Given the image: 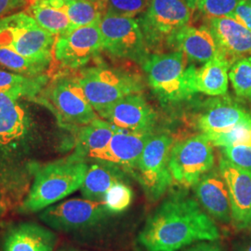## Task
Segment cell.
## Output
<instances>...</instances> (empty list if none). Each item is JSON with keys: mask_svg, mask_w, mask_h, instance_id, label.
<instances>
[{"mask_svg": "<svg viewBox=\"0 0 251 251\" xmlns=\"http://www.w3.org/2000/svg\"><path fill=\"white\" fill-rule=\"evenodd\" d=\"M213 146L226 147L236 144L251 145V121H246L219 133L206 135Z\"/></svg>", "mask_w": 251, "mask_h": 251, "instance_id": "30", "label": "cell"}, {"mask_svg": "<svg viewBox=\"0 0 251 251\" xmlns=\"http://www.w3.org/2000/svg\"><path fill=\"white\" fill-rule=\"evenodd\" d=\"M246 121H251V112L225 94L206 102L197 118V126L204 134H214Z\"/></svg>", "mask_w": 251, "mask_h": 251, "instance_id": "16", "label": "cell"}, {"mask_svg": "<svg viewBox=\"0 0 251 251\" xmlns=\"http://www.w3.org/2000/svg\"><path fill=\"white\" fill-rule=\"evenodd\" d=\"M99 26L103 50L112 56L143 64L151 54L138 20L104 13Z\"/></svg>", "mask_w": 251, "mask_h": 251, "instance_id": "10", "label": "cell"}, {"mask_svg": "<svg viewBox=\"0 0 251 251\" xmlns=\"http://www.w3.org/2000/svg\"><path fill=\"white\" fill-rule=\"evenodd\" d=\"M214 163L213 144L204 133L178 141L171 147L170 171L173 180L183 187H193L214 168Z\"/></svg>", "mask_w": 251, "mask_h": 251, "instance_id": "9", "label": "cell"}, {"mask_svg": "<svg viewBox=\"0 0 251 251\" xmlns=\"http://www.w3.org/2000/svg\"><path fill=\"white\" fill-rule=\"evenodd\" d=\"M152 134V129L142 131L117 129L107 146L103 150L94 153L89 160L115 165L130 176Z\"/></svg>", "mask_w": 251, "mask_h": 251, "instance_id": "15", "label": "cell"}, {"mask_svg": "<svg viewBox=\"0 0 251 251\" xmlns=\"http://www.w3.org/2000/svg\"><path fill=\"white\" fill-rule=\"evenodd\" d=\"M184 251H226L217 241H201Z\"/></svg>", "mask_w": 251, "mask_h": 251, "instance_id": "36", "label": "cell"}, {"mask_svg": "<svg viewBox=\"0 0 251 251\" xmlns=\"http://www.w3.org/2000/svg\"><path fill=\"white\" fill-rule=\"evenodd\" d=\"M89 166L81 186L82 197L96 202H102L105 194L118 182L128 183V174L115 165L105 162L93 161Z\"/></svg>", "mask_w": 251, "mask_h": 251, "instance_id": "22", "label": "cell"}, {"mask_svg": "<svg viewBox=\"0 0 251 251\" xmlns=\"http://www.w3.org/2000/svg\"><path fill=\"white\" fill-rule=\"evenodd\" d=\"M188 61L182 52L170 51L150 54L142 64L149 86L162 104L186 100L194 95L189 86Z\"/></svg>", "mask_w": 251, "mask_h": 251, "instance_id": "5", "label": "cell"}, {"mask_svg": "<svg viewBox=\"0 0 251 251\" xmlns=\"http://www.w3.org/2000/svg\"><path fill=\"white\" fill-rule=\"evenodd\" d=\"M111 215L103 202L73 198L47 207L38 218L50 229L70 233L100 225Z\"/></svg>", "mask_w": 251, "mask_h": 251, "instance_id": "11", "label": "cell"}, {"mask_svg": "<svg viewBox=\"0 0 251 251\" xmlns=\"http://www.w3.org/2000/svg\"><path fill=\"white\" fill-rule=\"evenodd\" d=\"M53 231L35 223L12 225L4 234L2 251H53L57 245Z\"/></svg>", "mask_w": 251, "mask_h": 251, "instance_id": "21", "label": "cell"}, {"mask_svg": "<svg viewBox=\"0 0 251 251\" xmlns=\"http://www.w3.org/2000/svg\"><path fill=\"white\" fill-rule=\"evenodd\" d=\"M59 251H78V250H61Z\"/></svg>", "mask_w": 251, "mask_h": 251, "instance_id": "39", "label": "cell"}, {"mask_svg": "<svg viewBox=\"0 0 251 251\" xmlns=\"http://www.w3.org/2000/svg\"><path fill=\"white\" fill-rule=\"evenodd\" d=\"M221 54L231 63L251 56V31L236 20L225 16L206 21Z\"/></svg>", "mask_w": 251, "mask_h": 251, "instance_id": "17", "label": "cell"}, {"mask_svg": "<svg viewBox=\"0 0 251 251\" xmlns=\"http://www.w3.org/2000/svg\"><path fill=\"white\" fill-rule=\"evenodd\" d=\"M116 128L106 120L98 117L88 125L78 127L75 148L73 154L89 161L90 157L103 150L110 143Z\"/></svg>", "mask_w": 251, "mask_h": 251, "instance_id": "24", "label": "cell"}, {"mask_svg": "<svg viewBox=\"0 0 251 251\" xmlns=\"http://www.w3.org/2000/svg\"><path fill=\"white\" fill-rule=\"evenodd\" d=\"M103 50L99 24L77 27L56 36L52 50L54 62L68 70L88 64Z\"/></svg>", "mask_w": 251, "mask_h": 251, "instance_id": "12", "label": "cell"}, {"mask_svg": "<svg viewBox=\"0 0 251 251\" xmlns=\"http://www.w3.org/2000/svg\"><path fill=\"white\" fill-rule=\"evenodd\" d=\"M56 36L43 29L26 12L0 19V47L27 58L52 61Z\"/></svg>", "mask_w": 251, "mask_h": 251, "instance_id": "7", "label": "cell"}, {"mask_svg": "<svg viewBox=\"0 0 251 251\" xmlns=\"http://www.w3.org/2000/svg\"><path fill=\"white\" fill-rule=\"evenodd\" d=\"M228 75L235 95L240 99L251 100V56L234 62Z\"/></svg>", "mask_w": 251, "mask_h": 251, "instance_id": "28", "label": "cell"}, {"mask_svg": "<svg viewBox=\"0 0 251 251\" xmlns=\"http://www.w3.org/2000/svg\"><path fill=\"white\" fill-rule=\"evenodd\" d=\"M30 0H0V19L5 18L13 10L21 9Z\"/></svg>", "mask_w": 251, "mask_h": 251, "instance_id": "35", "label": "cell"}, {"mask_svg": "<svg viewBox=\"0 0 251 251\" xmlns=\"http://www.w3.org/2000/svg\"><path fill=\"white\" fill-rule=\"evenodd\" d=\"M229 17L236 20L251 31V0H241Z\"/></svg>", "mask_w": 251, "mask_h": 251, "instance_id": "34", "label": "cell"}, {"mask_svg": "<svg viewBox=\"0 0 251 251\" xmlns=\"http://www.w3.org/2000/svg\"></svg>", "mask_w": 251, "mask_h": 251, "instance_id": "41", "label": "cell"}, {"mask_svg": "<svg viewBox=\"0 0 251 251\" xmlns=\"http://www.w3.org/2000/svg\"><path fill=\"white\" fill-rule=\"evenodd\" d=\"M218 226L184 194L165 199L146 220L138 241L146 251H178L201 241H217Z\"/></svg>", "mask_w": 251, "mask_h": 251, "instance_id": "1", "label": "cell"}, {"mask_svg": "<svg viewBox=\"0 0 251 251\" xmlns=\"http://www.w3.org/2000/svg\"><path fill=\"white\" fill-rule=\"evenodd\" d=\"M232 251H251V237L234 242Z\"/></svg>", "mask_w": 251, "mask_h": 251, "instance_id": "38", "label": "cell"}, {"mask_svg": "<svg viewBox=\"0 0 251 251\" xmlns=\"http://www.w3.org/2000/svg\"><path fill=\"white\" fill-rule=\"evenodd\" d=\"M151 0H103L105 13L135 18L143 14Z\"/></svg>", "mask_w": 251, "mask_h": 251, "instance_id": "32", "label": "cell"}, {"mask_svg": "<svg viewBox=\"0 0 251 251\" xmlns=\"http://www.w3.org/2000/svg\"><path fill=\"white\" fill-rule=\"evenodd\" d=\"M101 1H102V2H103V0H101Z\"/></svg>", "mask_w": 251, "mask_h": 251, "instance_id": "40", "label": "cell"}, {"mask_svg": "<svg viewBox=\"0 0 251 251\" xmlns=\"http://www.w3.org/2000/svg\"><path fill=\"white\" fill-rule=\"evenodd\" d=\"M76 77L98 115L117 100L133 93H141L144 89L137 73L102 64L82 70Z\"/></svg>", "mask_w": 251, "mask_h": 251, "instance_id": "3", "label": "cell"}, {"mask_svg": "<svg viewBox=\"0 0 251 251\" xmlns=\"http://www.w3.org/2000/svg\"><path fill=\"white\" fill-rule=\"evenodd\" d=\"M223 155L235 166L251 171V145L236 144L222 148Z\"/></svg>", "mask_w": 251, "mask_h": 251, "instance_id": "33", "label": "cell"}, {"mask_svg": "<svg viewBox=\"0 0 251 251\" xmlns=\"http://www.w3.org/2000/svg\"><path fill=\"white\" fill-rule=\"evenodd\" d=\"M230 67L231 63L223 55L217 56L199 68L194 64H189V86L192 92L194 94L204 93L213 97L227 94Z\"/></svg>", "mask_w": 251, "mask_h": 251, "instance_id": "20", "label": "cell"}, {"mask_svg": "<svg viewBox=\"0 0 251 251\" xmlns=\"http://www.w3.org/2000/svg\"><path fill=\"white\" fill-rule=\"evenodd\" d=\"M54 113L59 125L77 129L98 118L76 76L58 77L40 98Z\"/></svg>", "mask_w": 251, "mask_h": 251, "instance_id": "8", "label": "cell"}, {"mask_svg": "<svg viewBox=\"0 0 251 251\" xmlns=\"http://www.w3.org/2000/svg\"><path fill=\"white\" fill-rule=\"evenodd\" d=\"M219 171L228 188L232 223L238 230L247 229L251 225V171L235 166L224 155Z\"/></svg>", "mask_w": 251, "mask_h": 251, "instance_id": "13", "label": "cell"}, {"mask_svg": "<svg viewBox=\"0 0 251 251\" xmlns=\"http://www.w3.org/2000/svg\"><path fill=\"white\" fill-rule=\"evenodd\" d=\"M133 200L132 189L127 182H118L109 189L103 198V204L108 211L114 214L124 212Z\"/></svg>", "mask_w": 251, "mask_h": 251, "instance_id": "31", "label": "cell"}, {"mask_svg": "<svg viewBox=\"0 0 251 251\" xmlns=\"http://www.w3.org/2000/svg\"><path fill=\"white\" fill-rule=\"evenodd\" d=\"M89 164L71 154L36 168L32 184L17 208L19 214L39 213L81 188Z\"/></svg>", "mask_w": 251, "mask_h": 251, "instance_id": "2", "label": "cell"}, {"mask_svg": "<svg viewBox=\"0 0 251 251\" xmlns=\"http://www.w3.org/2000/svg\"><path fill=\"white\" fill-rule=\"evenodd\" d=\"M13 203L10 200L8 194L0 187V219L6 214L10 206H13Z\"/></svg>", "mask_w": 251, "mask_h": 251, "instance_id": "37", "label": "cell"}, {"mask_svg": "<svg viewBox=\"0 0 251 251\" xmlns=\"http://www.w3.org/2000/svg\"><path fill=\"white\" fill-rule=\"evenodd\" d=\"M193 15L188 0H151L138 19L150 53L170 50L171 39L191 24Z\"/></svg>", "mask_w": 251, "mask_h": 251, "instance_id": "4", "label": "cell"}, {"mask_svg": "<svg viewBox=\"0 0 251 251\" xmlns=\"http://www.w3.org/2000/svg\"><path fill=\"white\" fill-rule=\"evenodd\" d=\"M99 117L117 129L142 131L152 129L156 113L141 93H133L117 100L100 113Z\"/></svg>", "mask_w": 251, "mask_h": 251, "instance_id": "14", "label": "cell"}, {"mask_svg": "<svg viewBox=\"0 0 251 251\" xmlns=\"http://www.w3.org/2000/svg\"><path fill=\"white\" fill-rule=\"evenodd\" d=\"M26 13L55 36H62L73 30L66 12V0H32Z\"/></svg>", "mask_w": 251, "mask_h": 251, "instance_id": "23", "label": "cell"}, {"mask_svg": "<svg viewBox=\"0 0 251 251\" xmlns=\"http://www.w3.org/2000/svg\"><path fill=\"white\" fill-rule=\"evenodd\" d=\"M173 144L171 135L153 133L130 174L139 182L150 203L161 199L172 184L169 159Z\"/></svg>", "mask_w": 251, "mask_h": 251, "instance_id": "6", "label": "cell"}, {"mask_svg": "<svg viewBox=\"0 0 251 251\" xmlns=\"http://www.w3.org/2000/svg\"><path fill=\"white\" fill-rule=\"evenodd\" d=\"M180 51L193 63H206L222 55L210 28L206 25L194 26L189 25L173 36L170 50Z\"/></svg>", "mask_w": 251, "mask_h": 251, "instance_id": "19", "label": "cell"}, {"mask_svg": "<svg viewBox=\"0 0 251 251\" xmlns=\"http://www.w3.org/2000/svg\"><path fill=\"white\" fill-rule=\"evenodd\" d=\"M241 0H188L189 5L206 21L229 16Z\"/></svg>", "mask_w": 251, "mask_h": 251, "instance_id": "29", "label": "cell"}, {"mask_svg": "<svg viewBox=\"0 0 251 251\" xmlns=\"http://www.w3.org/2000/svg\"><path fill=\"white\" fill-rule=\"evenodd\" d=\"M46 75L27 76L16 73L0 70V92L13 98L35 99L48 83Z\"/></svg>", "mask_w": 251, "mask_h": 251, "instance_id": "25", "label": "cell"}, {"mask_svg": "<svg viewBox=\"0 0 251 251\" xmlns=\"http://www.w3.org/2000/svg\"><path fill=\"white\" fill-rule=\"evenodd\" d=\"M66 12L72 29L100 24L105 13L101 0H66Z\"/></svg>", "mask_w": 251, "mask_h": 251, "instance_id": "26", "label": "cell"}, {"mask_svg": "<svg viewBox=\"0 0 251 251\" xmlns=\"http://www.w3.org/2000/svg\"><path fill=\"white\" fill-rule=\"evenodd\" d=\"M51 63L52 61L50 60L27 58L9 49L0 47V65L16 74L27 76H38L44 75Z\"/></svg>", "mask_w": 251, "mask_h": 251, "instance_id": "27", "label": "cell"}, {"mask_svg": "<svg viewBox=\"0 0 251 251\" xmlns=\"http://www.w3.org/2000/svg\"><path fill=\"white\" fill-rule=\"evenodd\" d=\"M198 202L207 214L222 224L232 223L228 188L220 171L214 168L193 186Z\"/></svg>", "mask_w": 251, "mask_h": 251, "instance_id": "18", "label": "cell"}]
</instances>
